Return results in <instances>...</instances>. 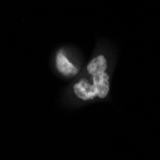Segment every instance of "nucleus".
<instances>
[{
	"mask_svg": "<svg viewBox=\"0 0 160 160\" xmlns=\"http://www.w3.org/2000/svg\"><path fill=\"white\" fill-rule=\"evenodd\" d=\"M56 65L58 70L64 76L71 77V76H75L78 73V68L75 67L73 63H71L69 62V60L66 58L62 50L58 52L56 56Z\"/></svg>",
	"mask_w": 160,
	"mask_h": 160,
	"instance_id": "nucleus-1",
	"label": "nucleus"
},
{
	"mask_svg": "<svg viewBox=\"0 0 160 160\" xmlns=\"http://www.w3.org/2000/svg\"><path fill=\"white\" fill-rule=\"evenodd\" d=\"M93 85L97 91V96L105 98L109 91V77L108 73L103 72L93 75Z\"/></svg>",
	"mask_w": 160,
	"mask_h": 160,
	"instance_id": "nucleus-2",
	"label": "nucleus"
},
{
	"mask_svg": "<svg viewBox=\"0 0 160 160\" xmlns=\"http://www.w3.org/2000/svg\"><path fill=\"white\" fill-rule=\"evenodd\" d=\"M74 92L82 100H90L97 96V91L94 85L89 84L84 80H82L75 84Z\"/></svg>",
	"mask_w": 160,
	"mask_h": 160,
	"instance_id": "nucleus-3",
	"label": "nucleus"
},
{
	"mask_svg": "<svg viewBox=\"0 0 160 160\" xmlns=\"http://www.w3.org/2000/svg\"><path fill=\"white\" fill-rule=\"evenodd\" d=\"M107 67H108V63H107L106 58L103 55H100L94 58V59L88 63V65H87V71H88L89 74L93 76L99 73L106 72Z\"/></svg>",
	"mask_w": 160,
	"mask_h": 160,
	"instance_id": "nucleus-4",
	"label": "nucleus"
}]
</instances>
